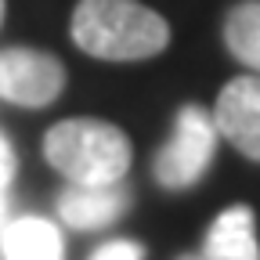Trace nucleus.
Segmentation results:
<instances>
[{
    "label": "nucleus",
    "mask_w": 260,
    "mask_h": 260,
    "mask_svg": "<svg viewBox=\"0 0 260 260\" xmlns=\"http://www.w3.org/2000/svg\"><path fill=\"white\" fill-rule=\"evenodd\" d=\"M73 40L102 61H141L170 44V25L138 0H80L73 11Z\"/></svg>",
    "instance_id": "1"
},
{
    "label": "nucleus",
    "mask_w": 260,
    "mask_h": 260,
    "mask_svg": "<svg viewBox=\"0 0 260 260\" xmlns=\"http://www.w3.org/2000/svg\"><path fill=\"white\" fill-rule=\"evenodd\" d=\"M44 155L69 184H116L130 170V138L102 119H61L47 130Z\"/></svg>",
    "instance_id": "2"
},
{
    "label": "nucleus",
    "mask_w": 260,
    "mask_h": 260,
    "mask_svg": "<svg viewBox=\"0 0 260 260\" xmlns=\"http://www.w3.org/2000/svg\"><path fill=\"white\" fill-rule=\"evenodd\" d=\"M213 152H217L213 116L203 112L199 105H184L177 112V126H174L170 141L159 148V155L152 162V174H155V181L162 188H170V191L191 188L210 170Z\"/></svg>",
    "instance_id": "3"
},
{
    "label": "nucleus",
    "mask_w": 260,
    "mask_h": 260,
    "mask_svg": "<svg viewBox=\"0 0 260 260\" xmlns=\"http://www.w3.org/2000/svg\"><path fill=\"white\" fill-rule=\"evenodd\" d=\"M65 87L61 61L37 47H4L0 51V98L11 105L44 109Z\"/></svg>",
    "instance_id": "4"
},
{
    "label": "nucleus",
    "mask_w": 260,
    "mask_h": 260,
    "mask_svg": "<svg viewBox=\"0 0 260 260\" xmlns=\"http://www.w3.org/2000/svg\"><path fill=\"white\" fill-rule=\"evenodd\" d=\"M213 126L246 159L260 162V73L235 76L220 87L217 109H213Z\"/></svg>",
    "instance_id": "5"
},
{
    "label": "nucleus",
    "mask_w": 260,
    "mask_h": 260,
    "mask_svg": "<svg viewBox=\"0 0 260 260\" xmlns=\"http://www.w3.org/2000/svg\"><path fill=\"white\" fill-rule=\"evenodd\" d=\"M130 203V191L123 188V181L116 184H69L58 195V217L65 220V228L76 232H94V228L112 224Z\"/></svg>",
    "instance_id": "6"
},
{
    "label": "nucleus",
    "mask_w": 260,
    "mask_h": 260,
    "mask_svg": "<svg viewBox=\"0 0 260 260\" xmlns=\"http://www.w3.org/2000/svg\"><path fill=\"white\" fill-rule=\"evenodd\" d=\"M203 260H260L256 224L249 206H232L210 224L203 242Z\"/></svg>",
    "instance_id": "7"
},
{
    "label": "nucleus",
    "mask_w": 260,
    "mask_h": 260,
    "mask_svg": "<svg viewBox=\"0 0 260 260\" xmlns=\"http://www.w3.org/2000/svg\"><path fill=\"white\" fill-rule=\"evenodd\" d=\"M0 246H4V260H61L65 256L61 232L44 217H22L4 224Z\"/></svg>",
    "instance_id": "8"
},
{
    "label": "nucleus",
    "mask_w": 260,
    "mask_h": 260,
    "mask_svg": "<svg viewBox=\"0 0 260 260\" xmlns=\"http://www.w3.org/2000/svg\"><path fill=\"white\" fill-rule=\"evenodd\" d=\"M224 47L260 73V0H242L224 18Z\"/></svg>",
    "instance_id": "9"
},
{
    "label": "nucleus",
    "mask_w": 260,
    "mask_h": 260,
    "mask_svg": "<svg viewBox=\"0 0 260 260\" xmlns=\"http://www.w3.org/2000/svg\"><path fill=\"white\" fill-rule=\"evenodd\" d=\"M90 260H141V246L126 242V239H116V242H105Z\"/></svg>",
    "instance_id": "10"
},
{
    "label": "nucleus",
    "mask_w": 260,
    "mask_h": 260,
    "mask_svg": "<svg viewBox=\"0 0 260 260\" xmlns=\"http://www.w3.org/2000/svg\"><path fill=\"white\" fill-rule=\"evenodd\" d=\"M11 177H15V152L4 141V134H0V188H8Z\"/></svg>",
    "instance_id": "11"
},
{
    "label": "nucleus",
    "mask_w": 260,
    "mask_h": 260,
    "mask_svg": "<svg viewBox=\"0 0 260 260\" xmlns=\"http://www.w3.org/2000/svg\"><path fill=\"white\" fill-rule=\"evenodd\" d=\"M8 188H0V232H4V220H8Z\"/></svg>",
    "instance_id": "12"
},
{
    "label": "nucleus",
    "mask_w": 260,
    "mask_h": 260,
    "mask_svg": "<svg viewBox=\"0 0 260 260\" xmlns=\"http://www.w3.org/2000/svg\"><path fill=\"white\" fill-rule=\"evenodd\" d=\"M0 22H4V0H0Z\"/></svg>",
    "instance_id": "13"
},
{
    "label": "nucleus",
    "mask_w": 260,
    "mask_h": 260,
    "mask_svg": "<svg viewBox=\"0 0 260 260\" xmlns=\"http://www.w3.org/2000/svg\"><path fill=\"white\" fill-rule=\"evenodd\" d=\"M181 260H203V256H181Z\"/></svg>",
    "instance_id": "14"
}]
</instances>
